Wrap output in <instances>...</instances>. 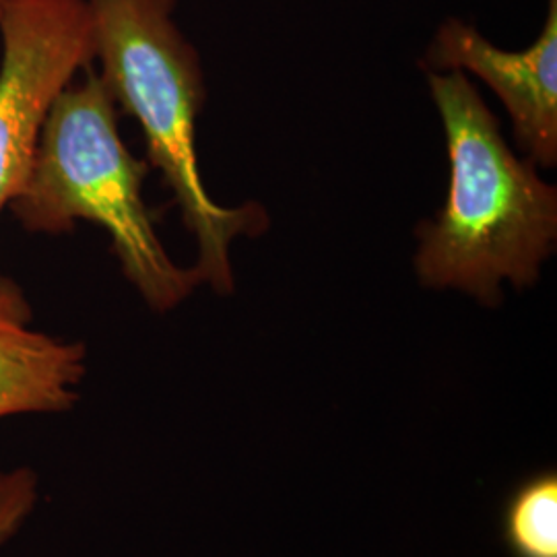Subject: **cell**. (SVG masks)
I'll return each instance as SVG.
<instances>
[{
  "instance_id": "cell-9",
  "label": "cell",
  "mask_w": 557,
  "mask_h": 557,
  "mask_svg": "<svg viewBox=\"0 0 557 557\" xmlns=\"http://www.w3.org/2000/svg\"><path fill=\"white\" fill-rule=\"evenodd\" d=\"M7 2H9V0H0V11H2V7H4Z\"/></svg>"
},
{
  "instance_id": "cell-6",
  "label": "cell",
  "mask_w": 557,
  "mask_h": 557,
  "mask_svg": "<svg viewBox=\"0 0 557 557\" xmlns=\"http://www.w3.org/2000/svg\"><path fill=\"white\" fill-rule=\"evenodd\" d=\"M32 322L23 289L0 277V419L64 413L79 400L85 343L48 335Z\"/></svg>"
},
{
  "instance_id": "cell-3",
  "label": "cell",
  "mask_w": 557,
  "mask_h": 557,
  "mask_svg": "<svg viewBox=\"0 0 557 557\" xmlns=\"http://www.w3.org/2000/svg\"><path fill=\"white\" fill-rule=\"evenodd\" d=\"M147 161L119 133V106L100 73L69 85L50 108L29 174L11 211L36 234H64L77 221L103 227L128 283L153 312H170L200 285L163 248L143 199Z\"/></svg>"
},
{
  "instance_id": "cell-4",
  "label": "cell",
  "mask_w": 557,
  "mask_h": 557,
  "mask_svg": "<svg viewBox=\"0 0 557 557\" xmlns=\"http://www.w3.org/2000/svg\"><path fill=\"white\" fill-rule=\"evenodd\" d=\"M0 211L17 197L52 103L94 64L87 0H9L0 11Z\"/></svg>"
},
{
  "instance_id": "cell-5",
  "label": "cell",
  "mask_w": 557,
  "mask_h": 557,
  "mask_svg": "<svg viewBox=\"0 0 557 557\" xmlns=\"http://www.w3.org/2000/svg\"><path fill=\"white\" fill-rule=\"evenodd\" d=\"M430 71L471 73L498 96L524 160L557 163V0H547L543 29L529 48L504 50L465 21H444L425 52Z\"/></svg>"
},
{
  "instance_id": "cell-8",
  "label": "cell",
  "mask_w": 557,
  "mask_h": 557,
  "mask_svg": "<svg viewBox=\"0 0 557 557\" xmlns=\"http://www.w3.org/2000/svg\"><path fill=\"white\" fill-rule=\"evenodd\" d=\"M38 475L27 467H0V547L20 533L38 504Z\"/></svg>"
},
{
  "instance_id": "cell-2",
  "label": "cell",
  "mask_w": 557,
  "mask_h": 557,
  "mask_svg": "<svg viewBox=\"0 0 557 557\" xmlns=\"http://www.w3.org/2000/svg\"><path fill=\"white\" fill-rule=\"evenodd\" d=\"M87 2L100 77L116 106L140 124L149 163L160 170L197 244L193 269L200 285L227 296L236 289L230 248L267 232L269 213L257 202L223 207L205 188L197 153L205 77L199 52L174 20L178 0Z\"/></svg>"
},
{
  "instance_id": "cell-1",
  "label": "cell",
  "mask_w": 557,
  "mask_h": 557,
  "mask_svg": "<svg viewBox=\"0 0 557 557\" xmlns=\"http://www.w3.org/2000/svg\"><path fill=\"white\" fill-rule=\"evenodd\" d=\"M446 137L448 193L418 227L416 275L496 308L504 285L533 287L557 244V190L517 158L478 87L458 71H428Z\"/></svg>"
},
{
  "instance_id": "cell-7",
  "label": "cell",
  "mask_w": 557,
  "mask_h": 557,
  "mask_svg": "<svg viewBox=\"0 0 557 557\" xmlns=\"http://www.w3.org/2000/svg\"><path fill=\"white\" fill-rule=\"evenodd\" d=\"M502 539L512 557H557V475L524 479L504 506Z\"/></svg>"
}]
</instances>
